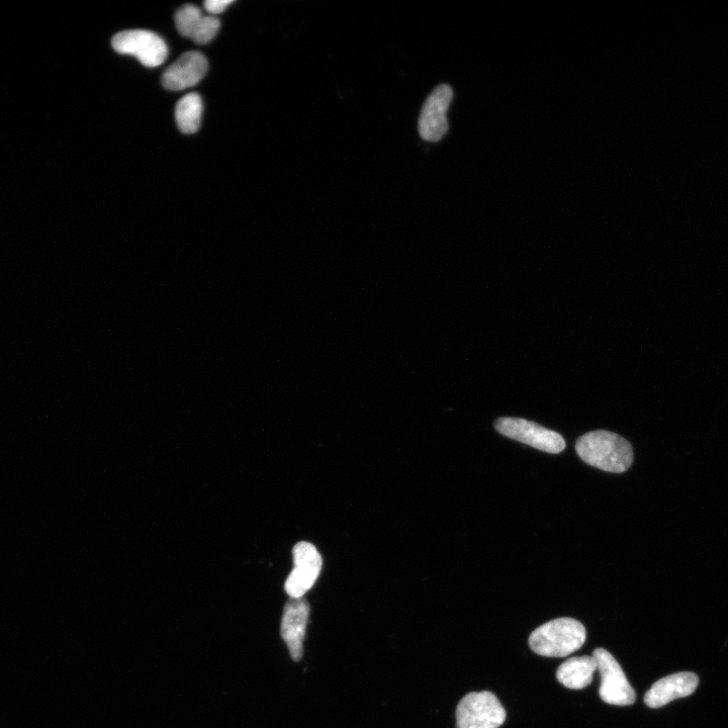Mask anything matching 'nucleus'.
<instances>
[{"instance_id":"20e7f679","label":"nucleus","mask_w":728,"mask_h":728,"mask_svg":"<svg viewBox=\"0 0 728 728\" xmlns=\"http://www.w3.org/2000/svg\"><path fill=\"white\" fill-rule=\"evenodd\" d=\"M502 435L549 453H560L566 448L561 434L534 422L519 418H500L495 422Z\"/></svg>"},{"instance_id":"423d86ee","label":"nucleus","mask_w":728,"mask_h":728,"mask_svg":"<svg viewBox=\"0 0 728 728\" xmlns=\"http://www.w3.org/2000/svg\"><path fill=\"white\" fill-rule=\"evenodd\" d=\"M113 48L120 54L136 57L146 67H157L164 63L168 48L157 34L145 30L124 31L112 41Z\"/></svg>"},{"instance_id":"39448f33","label":"nucleus","mask_w":728,"mask_h":728,"mask_svg":"<svg viewBox=\"0 0 728 728\" xmlns=\"http://www.w3.org/2000/svg\"><path fill=\"white\" fill-rule=\"evenodd\" d=\"M592 656L601 675V699L610 705H632L636 699L635 691L615 658L604 649L595 650Z\"/></svg>"},{"instance_id":"2eb2a0df","label":"nucleus","mask_w":728,"mask_h":728,"mask_svg":"<svg viewBox=\"0 0 728 728\" xmlns=\"http://www.w3.org/2000/svg\"><path fill=\"white\" fill-rule=\"evenodd\" d=\"M233 3L234 0H207L204 7L210 15L216 16L224 13Z\"/></svg>"},{"instance_id":"7ed1b4c3","label":"nucleus","mask_w":728,"mask_h":728,"mask_svg":"<svg viewBox=\"0 0 728 728\" xmlns=\"http://www.w3.org/2000/svg\"><path fill=\"white\" fill-rule=\"evenodd\" d=\"M457 728H499L506 720V711L491 692L466 695L457 708Z\"/></svg>"},{"instance_id":"6e6552de","label":"nucleus","mask_w":728,"mask_h":728,"mask_svg":"<svg viewBox=\"0 0 728 728\" xmlns=\"http://www.w3.org/2000/svg\"><path fill=\"white\" fill-rule=\"evenodd\" d=\"M452 89L447 84L437 86L426 100L419 118V134L428 142L440 141L448 130L446 113L452 101Z\"/></svg>"},{"instance_id":"f257e3e1","label":"nucleus","mask_w":728,"mask_h":728,"mask_svg":"<svg viewBox=\"0 0 728 728\" xmlns=\"http://www.w3.org/2000/svg\"><path fill=\"white\" fill-rule=\"evenodd\" d=\"M576 450L583 462L604 472L621 474L633 463L631 444L623 437L605 430L580 437Z\"/></svg>"},{"instance_id":"f03ea898","label":"nucleus","mask_w":728,"mask_h":728,"mask_svg":"<svg viewBox=\"0 0 728 728\" xmlns=\"http://www.w3.org/2000/svg\"><path fill=\"white\" fill-rule=\"evenodd\" d=\"M586 641V628L573 618H560L535 629L529 647L537 655L564 658L580 650Z\"/></svg>"},{"instance_id":"9b49d317","label":"nucleus","mask_w":728,"mask_h":728,"mask_svg":"<svg viewBox=\"0 0 728 728\" xmlns=\"http://www.w3.org/2000/svg\"><path fill=\"white\" fill-rule=\"evenodd\" d=\"M175 24L181 36L199 45L210 43L219 33L221 23L213 16H204L193 5L182 7L175 15Z\"/></svg>"},{"instance_id":"0eeeda50","label":"nucleus","mask_w":728,"mask_h":728,"mask_svg":"<svg viewBox=\"0 0 728 728\" xmlns=\"http://www.w3.org/2000/svg\"><path fill=\"white\" fill-rule=\"evenodd\" d=\"M293 557L295 568L286 581L285 590L291 598L299 599L315 585L323 560L316 546L307 541L295 545Z\"/></svg>"},{"instance_id":"f8f14e48","label":"nucleus","mask_w":728,"mask_h":728,"mask_svg":"<svg viewBox=\"0 0 728 728\" xmlns=\"http://www.w3.org/2000/svg\"><path fill=\"white\" fill-rule=\"evenodd\" d=\"M699 684L698 677L689 672L668 676L656 682L645 696L650 708H661L670 702L690 696Z\"/></svg>"},{"instance_id":"4468645a","label":"nucleus","mask_w":728,"mask_h":728,"mask_svg":"<svg viewBox=\"0 0 728 728\" xmlns=\"http://www.w3.org/2000/svg\"><path fill=\"white\" fill-rule=\"evenodd\" d=\"M203 102L198 94H189L176 105L175 118L179 130L185 134L199 131L203 116Z\"/></svg>"},{"instance_id":"ddd939ff","label":"nucleus","mask_w":728,"mask_h":728,"mask_svg":"<svg viewBox=\"0 0 728 728\" xmlns=\"http://www.w3.org/2000/svg\"><path fill=\"white\" fill-rule=\"evenodd\" d=\"M596 671L597 662L593 656L575 657L560 666L557 678L565 687L581 690L592 683Z\"/></svg>"},{"instance_id":"9d476101","label":"nucleus","mask_w":728,"mask_h":728,"mask_svg":"<svg viewBox=\"0 0 728 728\" xmlns=\"http://www.w3.org/2000/svg\"><path fill=\"white\" fill-rule=\"evenodd\" d=\"M208 69V60L202 53L188 52L164 71L162 84L168 90H184L197 85Z\"/></svg>"},{"instance_id":"1a4fd4ad","label":"nucleus","mask_w":728,"mask_h":728,"mask_svg":"<svg viewBox=\"0 0 728 728\" xmlns=\"http://www.w3.org/2000/svg\"><path fill=\"white\" fill-rule=\"evenodd\" d=\"M310 616V606L303 598L293 599L286 604L281 624L282 639L295 662L304 655V642Z\"/></svg>"}]
</instances>
